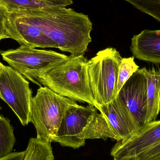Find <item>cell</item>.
Here are the masks:
<instances>
[{
  "label": "cell",
  "mask_w": 160,
  "mask_h": 160,
  "mask_svg": "<svg viewBox=\"0 0 160 160\" xmlns=\"http://www.w3.org/2000/svg\"><path fill=\"white\" fill-rule=\"evenodd\" d=\"M36 25L58 45L75 56L84 55L92 41V22L88 15L65 7L12 11Z\"/></svg>",
  "instance_id": "obj_1"
},
{
  "label": "cell",
  "mask_w": 160,
  "mask_h": 160,
  "mask_svg": "<svg viewBox=\"0 0 160 160\" xmlns=\"http://www.w3.org/2000/svg\"><path fill=\"white\" fill-rule=\"evenodd\" d=\"M88 60L84 55H71L39 75L40 85L75 101L87 103L96 107L89 85Z\"/></svg>",
  "instance_id": "obj_2"
},
{
  "label": "cell",
  "mask_w": 160,
  "mask_h": 160,
  "mask_svg": "<svg viewBox=\"0 0 160 160\" xmlns=\"http://www.w3.org/2000/svg\"><path fill=\"white\" fill-rule=\"evenodd\" d=\"M77 102L40 87L32 98L30 122L35 128L38 139L47 143L54 141L66 110Z\"/></svg>",
  "instance_id": "obj_3"
},
{
  "label": "cell",
  "mask_w": 160,
  "mask_h": 160,
  "mask_svg": "<svg viewBox=\"0 0 160 160\" xmlns=\"http://www.w3.org/2000/svg\"><path fill=\"white\" fill-rule=\"evenodd\" d=\"M122 59L116 49L109 48L88 61L89 85L96 108L117 98L118 69Z\"/></svg>",
  "instance_id": "obj_4"
},
{
  "label": "cell",
  "mask_w": 160,
  "mask_h": 160,
  "mask_svg": "<svg viewBox=\"0 0 160 160\" xmlns=\"http://www.w3.org/2000/svg\"><path fill=\"white\" fill-rule=\"evenodd\" d=\"M3 60L24 78L41 87L39 75L68 56L52 50L20 46L15 49L0 51Z\"/></svg>",
  "instance_id": "obj_5"
},
{
  "label": "cell",
  "mask_w": 160,
  "mask_h": 160,
  "mask_svg": "<svg viewBox=\"0 0 160 160\" xmlns=\"http://www.w3.org/2000/svg\"><path fill=\"white\" fill-rule=\"evenodd\" d=\"M32 94L26 79L11 67L3 65L0 74V98L9 106L23 126L30 123Z\"/></svg>",
  "instance_id": "obj_6"
},
{
  "label": "cell",
  "mask_w": 160,
  "mask_h": 160,
  "mask_svg": "<svg viewBox=\"0 0 160 160\" xmlns=\"http://www.w3.org/2000/svg\"><path fill=\"white\" fill-rule=\"evenodd\" d=\"M97 109L93 105L84 106L78 103L71 104L66 110L54 142L62 146L74 149L83 146L78 139L91 116Z\"/></svg>",
  "instance_id": "obj_7"
},
{
  "label": "cell",
  "mask_w": 160,
  "mask_h": 160,
  "mask_svg": "<svg viewBox=\"0 0 160 160\" xmlns=\"http://www.w3.org/2000/svg\"><path fill=\"white\" fill-rule=\"evenodd\" d=\"M136 119L139 128L146 124L147 81L143 69H139L125 83L118 94Z\"/></svg>",
  "instance_id": "obj_8"
},
{
  "label": "cell",
  "mask_w": 160,
  "mask_h": 160,
  "mask_svg": "<svg viewBox=\"0 0 160 160\" xmlns=\"http://www.w3.org/2000/svg\"><path fill=\"white\" fill-rule=\"evenodd\" d=\"M160 141V120L145 124L126 140L118 141L111 150L114 158L136 157Z\"/></svg>",
  "instance_id": "obj_9"
},
{
  "label": "cell",
  "mask_w": 160,
  "mask_h": 160,
  "mask_svg": "<svg viewBox=\"0 0 160 160\" xmlns=\"http://www.w3.org/2000/svg\"><path fill=\"white\" fill-rule=\"evenodd\" d=\"M97 109L108 119L120 141L131 137L140 128L128 108L118 96L112 101L98 106Z\"/></svg>",
  "instance_id": "obj_10"
},
{
  "label": "cell",
  "mask_w": 160,
  "mask_h": 160,
  "mask_svg": "<svg viewBox=\"0 0 160 160\" xmlns=\"http://www.w3.org/2000/svg\"><path fill=\"white\" fill-rule=\"evenodd\" d=\"M130 50L138 60L160 64V30H145L133 36Z\"/></svg>",
  "instance_id": "obj_11"
},
{
  "label": "cell",
  "mask_w": 160,
  "mask_h": 160,
  "mask_svg": "<svg viewBox=\"0 0 160 160\" xmlns=\"http://www.w3.org/2000/svg\"><path fill=\"white\" fill-rule=\"evenodd\" d=\"M108 138L116 140L117 142L120 141L108 119L101 113H98L97 109L91 116L86 127L79 135V140L83 146L86 139L106 140Z\"/></svg>",
  "instance_id": "obj_12"
},
{
  "label": "cell",
  "mask_w": 160,
  "mask_h": 160,
  "mask_svg": "<svg viewBox=\"0 0 160 160\" xmlns=\"http://www.w3.org/2000/svg\"><path fill=\"white\" fill-rule=\"evenodd\" d=\"M143 69L147 81V124L156 120L160 112V68Z\"/></svg>",
  "instance_id": "obj_13"
},
{
  "label": "cell",
  "mask_w": 160,
  "mask_h": 160,
  "mask_svg": "<svg viewBox=\"0 0 160 160\" xmlns=\"http://www.w3.org/2000/svg\"><path fill=\"white\" fill-rule=\"evenodd\" d=\"M73 0H0V8L6 12L52 7H66Z\"/></svg>",
  "instance_id": "obj_14"
},
{
  "label": "cell",
  "mask_w": 160,
  "mask_h": 160,
  "mask_svg": "<svg viewBox=\"0 0 160 160\" xmlns=\"http://www.w3.org/2000/svg\"><path fill=\"white\" fill-rule=\"evenodd\" d=\"M25 152L23 160H54L50 143L45 142L37 138L30 139Z\"/></svg>",
  "instance_id": "obj_15"
},
{
  "label": "cell",
  "mask_w": 160,
  "mask_h": 160,
  "mask_svg": "<svg viewBox=\"0 0 160 160\" xmlns=\"http://www.w3.org/2000/svg\"><path fill=\"white\" fill-rule=\"evenodd\" d=\"M15 143L14 128L10 120L0 115V159L12 153Z\"/></svg>",
  "instance_id": "obj_16"
},
{
  "label": "cell",
  "mask_w": 160,
  "mask_h": 160,
  "mask_svg": "<svg viewBox=\"0 0 160 160\" xmlns=\"http://www.w3.org/2000/svg\"><path fill=\"white\" fill-rule=\"evenodd\" d=\"M139 69V66L134 62V56L122 59L118 69L117 83L118 94L125 83Z\"/></svg>",
  "instance_id": "obj_17"
},
{
  "label": "cell",
  "mask_w": 160,
  "mask_h": 160,
  "mask_svg": "<svg viewBox=\"0 0 160 160\" xmlns=\"http://www.w3.org/2000/svg\"><path fill=\"white\" fill-rule=\"evenodd\" d=\"M160 22V0H124Z\"/></svg>",
  "instance_id": "obj_18"
},
{
  "label": "cell",
  "mask_w": 160,
  "mask_h": 160,
  "mask_svg": "<svg viewBox=\"0 0 160 160\" xmlns=\"http://www.w3.org/2000/svg\"><path fill=\"white\" fill-rule=\"evenodd\" d=\"M136 157L138 160H160V141Z\"/></svg>",
  "instance_id": "obj_19"
},
{
  "label": "cell",
  "mask_w": 160,
  "mask_h": 160,
  "mask_svg": "<svg viewBox=\"0 0 160 160\" xmlns=\"http://www.w3.org/2000/svg\"><path fill=\"white\" fill-rule=\"evenodd\" d=\"M6 19V12L0 8V41L8 38L5 25Z\"/></svg>",
  "instance_id": "obj_20"
},
{
  "label": "cell",
  "mask_w": 160,
  "mask_h": 160,
  "mask_svg": "<svg viewBox=\"0 0 160 160\" xmlns=\"http://www.w3.org/2000/svg\"><path fill=\"white\" fill-rule=\"evenodd\" d=\"M25 151L12 153L7 157L0 160H23L25 156Z\"/></svg>",
  "instance_id": "obj_21"
},
{
  "label": "cell",
  "mask_w": 160,
  "mask_h": 160,
  "mask_svg": "<svg viewBox=\"0 0 160 160\" xmlns=\"http://www.w3.org/2000/svg\"><path fill=\"white\" fill-rule=\"evenodd\" d=\"M114 160H138L136 157H126V158H114Z\"/></svg>",
  "instance_id": "obj_22"
},
{
  "label": "cell",
  "mask_w": 160,
  "mask_h": 160,
  "mask_svg": "<svg viewBox=\"0 0 160 160\" xmlns=\"http://www.w3.org/2000/svg\"><path fill=\"white\" fill-rule=\"evenodd\" d=\"M2 64L0 62V74H1V72L2 71Z\"/></svg>",
  "instance_id": "obj_23"
},
{
  "label": "cell",
  "mask_w": 160,
  "mask_h": 160,
  "mask_svg": "<svg viewBox=\"0 0 160 160\" xmlns=\"http://www.w3.org/2000/svg\"><path fill=\"white\" fill-rule=\"evenodd\" d=\"M1 110H2V107H1V105H0V111H1Z\"/></svg>",
  "instance_id": "obj_24"
}]
</instances>
